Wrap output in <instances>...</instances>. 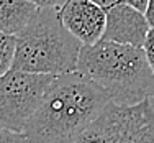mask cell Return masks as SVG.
Instances as JSON below:
<instances>
[{"label":"cell","instance_id":"obj_12","mask_svg":"<svg viewBox=\"0 0 154 143\" xmlns=\"http://www.w3.org/2000/svg\"><path fill=\"white\" fill-rule=\"evenodd\" d=\"M28 2H31L39 10H43V8H57L59 10L66 3V0H28Z\"/></svg>","mask_w":154,"mask_h":143},{"label":"cell","instance_id":"obj_3","mask_svg":"<svg viewBox=\"0 0 154 143\" xmlns=\"http://www.w3.org/2000/svg\"><path fill=\"white\" fill-rule=\"evenodd\" d=\"M82 45L64 28L57 8H43L15 36L12 69L61 76L77 69Z\"/></svg>","mask_w":154,"mask_h":143},{"label":"cell","instance_id":"obj_1","mask_svg":"<svg viewBox=\"0 0 154 143\" xmlns=\"http://www.w3.org/2000/svg\"><path fill=\"white\" fill-rule=\"evenodd\" d=\"M108 104V94L80 72L56 76L23 135L28 143H71Z\"/></svg>","mask_w":154,"mask_h":143},{"label":"cell","instance_id":"obj_8","mask_svg":"<svg viewBox=\"0 0 154 143\" xmlns=\"http://www.w3.org/2000/svg\"><path fill=\"white\" fill-rule=\"evenodd\" d=\"M36 12L38 8L28 0H0V33L17 36Z\"/></svg>","mask_w":154,"mask_h":143},{"label":"cell","instance_id":"obj_2","mask_svg":"<svg viewBox=\"0 0 154 143\" xmlns=\"http://www.w3.org/2000/svg\"><path fill=\"white\" fill-rule=\"evenodd\" d=\"M75 71L98 84L116 105L154 102V74L143 48L100 40L94 46H82Z\"/></svg>","mask_w":154,"mask_h":143},{"label":"cell","instance_id":"obj_6","mask_svg":"<svg viewBox=\"0 0 154 143\" xmlns=\"http://www.w3.org/2000/svg\"><path fill=\"white\" fill-rule=\"evenodd\" d=\"M59 18L82 46H94L103 38L107 12L92 0H66L59 8Z\"/></svg>","mask_w":154,"mask_h":143},{"label":"cell","instance_id":"obj_13","mask_svg":"<svg viewBox=\"0 0 154 143\" xmlns=\"http://www.w3.org/2000/svg\"><path fill=\"white\" fill-rule=\"evenodd\" d=\"M118 3L128 5V7H131V8L138 10L141 13H144L146 8H148V0H118Z\"/></svg>","mask_w":154,"mask_h":143},{"label":"cell","instance_id":"obj_5","mask_svg":"<svg viewBox=\"0 0 154 143\" xmlns=\"http://www.w3.org/2000/svg\"><path fill=\"white\" fill-rule=\"evenodd\" d=\"M56 76L10 69L0 78V128L23 133Z\"/></svg>","mask_w":154,"mask_h":143},{"label":"cell","instance_id":"obj_14","mask_svg":"<svg viewBox=\"0 0 154 143\" xmlns=\"http://www.w3.org/2000/svg\"><path fill=\"white\" fill-rule=\"evenodd\" d=\"M144 17L148 20L149 27H154V0H148V8L144 12Z\"/></svg>","mask_w":154,"mask_h":143},{"label":"cell","instance_id":"obj_11","mask_svg":"<svg viewBox=\"0 0 154 143\" xmlns=\"http://www.w3.org/2000/svg\"><path fill=\"white\" fill-rule=\"evenodd\" d=\"M0 143H28V140L23 133H15L0 128Z\"/></svg>","mask_w":154,"mask_h":143},{"label":"cell","instance_id":"obj_9","mask_svg":"<svg viewBox=\"0 0 154 143\" xmlns=\"http://www.w3.org/2000/svg\"><path fill=\"white\" fill-rule=\"evenodd\" d=\"M15 56V36L0 33V78L12 69Z\"/></svg>","mask_w":154,"mask_h":143},{"label":"cell","instance_id":"obj_16","mask_svg":"<svg viewBox=\"0 0 154 143\" xmlns=\"http://www.w3.org/2000/svg\"><path fill=\"white\" fill-rule=\"evenodd\" d=\"M152 107H154V102H152Z\"/></svg>","mask_w":154,"mask_h":143},{"label":"cell","instance_id":"obj_15","mask_svg":"<svg viewBox=\"0 0 154 143\" xmlns=\"http://www.w3.org/2000/svg\"><path fill=\"white\" fill-rule=\"evenodd\" d=\"M94 3H97L98 7H102V8L105 10V12H107L108 8H112L113 5H115V3H118V0H92Z\"/></svg>","mask_w":154,"mask_h":143},{"label":"cell","instance_id":"obj_4","mask_svg":"<svg viewBox=\"0 0 154 143\" xmlns=\"http://www.w3.org/2000/svg\"><path fill=\"white\" fill-rule=\"evenodd\" d=\"M71 143H154L151 100L123 107L110 102L87 130Z\"/></svg>","mask_w":154,"mask_h":143},{"label":"cell","instance_id":"obj_7","mask_svg":"<svg viewBox=\"0 0 154 143\" xmlns=\"http://www.w3.org/2000/svg\"><path fill=\"white\" fill-rule=\"evenodd\" d=\"M149 28L144 13L123 3H115L107 10V25L102 40L143 48Z\"/></svg>","mask_w":154,"mask_h":143},{"label":"cell","instance_id":"obj_10","mask_svg":"<svg viewBox=\"0 0 154 143\" xmlns=\"http://www.w3.org/2000/svg\"><path fill=\"white\" fill-rule=\"evenodd\" d=\"M143 51H144L146 61H148L149 68H151V71L154 74V27L149 28L148 35H146L144 45H143Z\"/></svg>","mask_w":154,"mask_h":143}]
</instances>
